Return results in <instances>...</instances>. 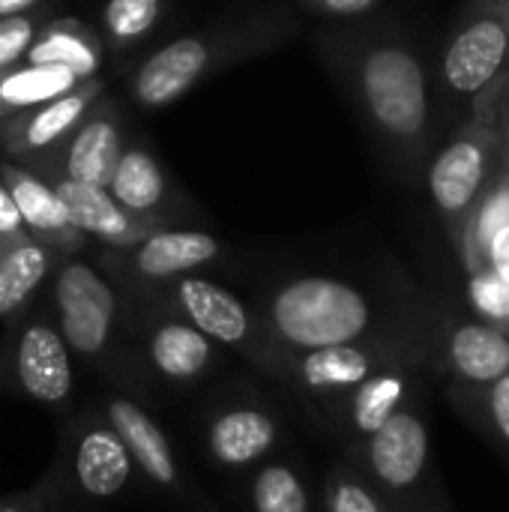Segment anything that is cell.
Segmentation results:
<instances>
[{
	"label": "cell",
	"mask_w": 509,
	"mask_h": 512,
	"mask_svg": "<svg viewBox=\"0 0 509 512\" xmlns=\"http://www.w3.org/2000/svg\"><path fill=\"white\" fill-rule=\"evenodd\" d=\"M318 48L384 156L417 171L432 147V90L417 48L390 27L327 30Z\"/></svg>",
	"instance_id": "cell-1"
},
{
	"label": "cell",
	"mask_w": 509,
	"mask_h": 512,
	"mask_svg": "<svg viewBox=\"0 0 509 512\" xmlns=\"http://www.w3.org/2000/svg\"><path fill=\"white\" fill-rule=\"evenodd\" d=\"M279 345L312 351L423 330L411 303L351 273L288 270L264 276L246 297Z\"/></svg>",
	"instance_id": "cell-2"
},
{
	"label": "cell",
	"mask_w": 509,
	"mask_h": 512,
	"mask_svg": "<svg viewBox=\"0 0 509 512\" xmlns=\"http://www.w3.org/2000/svg\"><path fill=\"white\" fill-rule=\"evenodd\" d=\"M123 339L111 381L132 390L150 408L177 402L207 387L228 363V351L189 318L150 294L123 291Z\"/></svg>",
	"instance_id": "cell-3"
},
{
	"label": "cell",
	"mask_w": 509,
	"mask_h": 512,
	"mask_svg": "<svg viewBox=\"0 0 509 512\" xmlns=\"http://www.w3.org/2000/svg\"><path fill=\"white\" fill-rule=\"evenodd\" d=\"M297 30L300 21L288 6L243 9L204 30L177 36L147 54V60H141L129 78V96L144 111L165 108L207 78L282 48L297 36Z\"/></svg>",
	"instance_id": "cell-4"
},
{
	"label": "cell",
	"mask_w": 509,
	"mask_h": 512,
	"mask_svg": "<svg viewBox=\"0 0 509 512\" xmlns=\"http://www.w3.org/2000/svg\"><path fill=\"white\" fill-rule=\"evenodd\" d=\"M135 465L114 426L90 399L60 417L54 462L36 480V492L54 512H99L132 495Z\"/></svg>",
	"instance_id": "cell-5"
},
{
	"label": "cell",
	"mask_w": 509,
	"mask_h": 512,
	"mask_svg": "<svg viewBox=\"0 0 509 512\" xmlns=\"http://www.w3.org/2000/svg\"><path fill=\"white\" fill-rule=\"evenodd\" d=\"M420 357H429L423 330L378 336V339H366L354 345L312 348V351L285 348V357L273 384L291 396V402L303 411V417L315 429L333 435V426L345 402L366 378H372L375 372L393 363L420 360Z\"/></svg>",
	"instance_id": "cell-6"
},
{
	"label": "cell",
	"mask_w": 509,
	"mask_h": 512,
	"mask_svg": "<svg viewBox=\"0 0 509 512\" xmlns=\"http://www.w3.org/2000/svg\"><path fill=\"white\" fill-rule=\"evenodd\" d=\"M45 303L78 366L96 378L114 372L123 339V291L81 255L57 258Z\"/></svg>",
	"instance_id": "cell-7"
},
{
	"label": "cell",
	"mask_w": 509,
	"mask_h": 512,
	"mask_svg": "<svg viewBox=\"0 0 509 512\" xmlns=\"http://www.w3.org/2000/svg\"><path fill=\"white\" fill-rule=\"evenodd\" d=\"M195 435L204 462L228 477L279 456L288 444L285 414L249 381H228L201 402Z\"/></svg>",
	"instance_id": "cell-8"
},
{
	"label": "cell",
	"mask_w": 509,
	"mask_h": 512,
	"mask_svg": "<svg viewBox=\"0 0 509 512\" xmlns=\"http://www.w3.org/2000/svg\"><path fill=\"white\" fill-rule=\"evenodd\" d=\"M507 75H501L486 93L471 105V117L459 126L447 147L429 162L426 183L435 210L441 213L450 237L456 240L465 216L474 210L480 195L489 189L495 174L504 165V138H501V93Z\"/></svg>",
	"instance_id": "cell-9"
},
{
	"label": "cell",
	"mask_w": 509,
	"mask_h": 512,
	"mask_svg": "<svg viewBox=\"0 0 509 512\" xmlns=\"http://www.w3.org/2000/svg\"><path fill=\"white\" fill-rule=\"evenodd\" d=\"M141 294H150L168 303L183 318H189L204 336H210L216 345L240 354L255 372L267 375L270 381L276 378L282 357H285V345H279V339L270 333L264 318L255 312V306L243 294L225 288L222 282L204 273L180 276L174 282H165Z\"/></svg>",
	"instance_id": "cell-10"
},
{
	"label": "cell",
	"mask_w": 509,
	"mask_h": 512,
	"mask_svg": "<svg viewBox=\"0 0 509 512\" xmlns=\"http://www.w3.org/2000/svg\"><path fill=\"white\" fill-rule=\"evenodd\" d=\"M93 402L129 450L141 486L171 504H183L195 512H213V501L198 489L186 462L177 453L174 438L144 399H138L132 390L111 378H99Z\"/></svg>",
	"instance_id": "cell-11"
},
{
	"label": "cell",
	"mask_w": 509,
	"mask_h": 512,
	"mask_svg": "<svg viewBox=\"0 0 509 512\" xmlns=\"http://www.w3.org/2000/svg\"><path fill=\"white\" fill-rule=\"evenodd\" d=\"M6 396L63 417L75 405V357L69 354L45 300L3 324L0 339Z\"/></svg>",
	"instance_id": "cell-12"
},
{
	"label": "cell",
	"mask_w": 509,
	"mask_h": 512,
	"mask_svg": "<svg viewBox=\"0 0 509 512\" xmlns=\"http://www.w3.org/2000/svg\"><path fill=\"white\" fill-rule=\"evenodd\" d=\"M342 456L363 471L390 512H429L432 441L423 399L405 405L372 438Z\"/></svg>",
	"instance_id": "cell-13"
},
{
	"label": "cell",
	"mask_w": 509,
	"mask_h": 512,
	"mask_svg": "<svg viewBox=\"0 0 509 512\" xmlns=\"http://www.w3.org/2000/svg\"><path fill=\"white\" fill-rule=\"evenodd\" d=\"M228 255V246L201 228H162L129 249H99V270L126 294H141L180 276L204 273Z\"/></svg>",
	"instance_id": "cell-14"
},
{
	"label": "cell",
	"mask_w": 509,
	"mask_h": 512,
	"mask_svg": "<svg viewBox=\"0 0 509 512\" xmlns=\"http://www.w3.org/2000/svg\"><path fill=\"white\" fill-rule=\"evenodd\" d=\"M509 30L504 0H477L474 9L453 27L441 51V78L456 99L486 93L507 75Z\"/></svg>",
	"instance_id": "cell-15"
},
{
	"label": "cell",
	"mask_w": 509,
	"mask_h": 512,
	"mask_svg": "<svg viewBox=\"0 0 509 512\" xmlns=\"http://www.w3.org/2000/svg\"><path fill=\"white\" fill-rule=\"evenodd\" d=\"M102 93H105V81L96 75L81 81L75 90H69L60 99H51L39 108L0 120V156L24 168L51 159L66 144V138L78 129V123Z\"/></svg>",
	"instance_id": "cell-16"
},
{
	"label": "cell",
	"mask_w": 509,
	"mask_h": 512,
	"mask_svg": "<svg viewBox=\"0 0 509 512\" xmlns=\"http://www.w3.org/2000/svg\"><path fill=\"white\" fill-rule=\"evenodd\" d=\"M108 192L129 213L168 228H180L195 216L189 198L177 189L159 156L144 141H126Z\"/></svg>",
	"instance_id": "cell-17"
},
{
	"label": "cell",
	"mask_w": 509,
	"mask_h": 512,
	"mask_svg": "<svg viewBox=\"0 0 509 512\" xmlns=\"http://www.w3.org/2000/svg\"><path fill=\"white\" fill-rule=\"evenodd\" d=\"M123 147H126V135H123L120 114H117V102L102 93L90 105V111L84 114L78 129L66 138V144L51 159L30 165V171L51 168L69 180L108 189Z\"/></svg>",
	"instance_id": "cell-18"
},
{
	"label": "cell",
	"mask_w": 509,
	"mask_h": 512,
	"mask_svg": "<svg viewBox=\"0 0 509 512\" xmlns=\"http://www.w3.org/2000/svg\"><path fill=\"white\" fill-rule=\"evenodd\" d=\"M63 201L69 219L75 222V228L96 246V249H129L135 243H141L144 237L168 228L159 225L153 219H141L135 213H129L126 207H120L108 189L99 186H87L78 180H69L51 168H33Z\"/></svg>",
	"instance_id": "cell-19"
},
{
	"label": "cell",
	"mask_w": 509,
	"mask_h": 512,
	"mask_svg": "<svg viewBox=\"0 0 509 512\" xmlns=\"http://www.w3.org/2000/svg\"><path fill=\"white\" fill-rule=\"evenodd\" d=\"M423 366H426V357L393 363V366L375 372L372 378H366L351 393V399L345 402V408L333 426V438L342 444V453H351L354 447H360L393 414H399L405 405L420 399Z\"/></svg>",
	"instance_id": "cell-20"
},
{
	"label": "cell",
	"mask_w": 509,
	"mask_h": 512,
	"mask_svg": "<svg viewBox=\"0 0 509 512\" xmlns=\"http://www.w3.org/2000/svg\"><path fill=\"white\" fill-rule=\"evenodd\" d=\"M0 180L9 189L21 222L27 228V234L39 243H45L48 249H54L60 258H75L84 255L93 243L75 228V222L69 219L63 201L57 198V192L30 168L15 165L9 159L0 156Z\"/></svg>",
	"instance_id": "cell-21"
},
{
	"label": "cell",
	"mask_w": 509,
	"mask_h": 512,
	"mask_svg": "<svg viewBox=\"0 0 509 512\" xmlns=\"http://www.w3.org/2000/svg\"><path fill=\"white\" fill-rule=\"evenodd\" d=\"M435 360L453 378L489 387L509 375V333L486 321H453L438 333Z\"/></svg>",
	"instance_id": "cell-22"
},
{
	"label": "cell",
	"mask_w": 509,
	"mask_h": 512,
	"mask_svg": "<svg viewBox=\"0 0 509 512\" xmlns=\"http://www.w3.org/2000/svg\"><path fill=\"white\" fill-rule=\"evenodd\" d=\"M21 63L63 66L75 72L81 81H87L96 78L105 63V42L81 18H51L36 30Z\"/></svg>",
	"instance_id": "cell-23"
},
{
	"label": "cell",
	"mask_w": 509,
	"mask_h": 512,
	"mask_svg": "<svg viewBox=\"0 0 509 512\" xmlns=\"http://www.w3.org/2000/svg\"><path fill=\"white\" fill-rule=\"evenodd\" d=\"M57 252L45 243L24 237L0 255V324L24 315L39 294L48 288V279L57 267Z\"/></svg>",
	"instance_id": "cell-24"
},
{
	"label": "cell",
	"mask_w": 509,
	"mask_h": 512,
	"mask_svg": "<svg viewBox=\"0 0 509 512\" xmlns=\"http://www.w3.org/2000/svg\"><path fill=\"white\" fill-rule=\"evenodd\" d=\"M246 512H318V492L303 465L288 456H273L243 474Z\"/></svg>",
	"instance_id": "cell-25"
},
{
	"label": "cell",
	"mask_w": 509,
	"mask_h": 512,
	"mask_svg": "<svg viewBox=\"0 0 509 512\" xmlns=\"http://www.w3.org/2000/svg\"><path fill=\"white\" fill-rule=\"evenodd\" d=\"M509 225V180H507V159L489 189L480 195L474 210L465 216L459 234H456V249L462 255V264L468 276L486 273V255L492 240Z\"/></svg>",
	"instance_id": "cell-26"
},
{
	"label": "cell",
	"mask_w": 509,
	"mask_h": 512,
	"mask_svg": "<svg viewBox=\"0 0 509 512\" xmlns=\"http://www.w3.org/2000/svg\"><path fill=\"white\" fill-rule=\"evenodd\" d=\"M78 84H81V78L63 66L15 63L0 72V120H9L15 114L39 108L51 99H60L69 90H75Z\"/></svg>",
	"instance_id": "cell-27"
},
{
	"label": "cell",
	"mask_w": 509,
	"mask_h": 512,
	"mask_svg": "<svg viewBox=\"0 0 509 512\" xmlns=\"http://www.w3.org/2000/svg\"><path fill=\"white\" fill-rule=\"evenodd\" d=\"M162 9H165V0H108L102 12L105 48L120 54L144 42L156 30Z\"/></svg>",
	"instance_id": "cell-28"
},
{
	"label": "cell",
	"mask_w": 509,
	"mask_h": 512,
	"mask_svg": "<svg viewBox=\"0 0 509 512\" xmlns=\"http://www.w3.org/2000/svg\"><path fill=\"white\" fill-rule=\"evenodd\" d=\"M318 512H390L375 486L363 477V471L345 456L330 465L321 489Z\"/></svg>",
	"instance_id": "cell-29"
},
{
	"label": "cell",
	"mask_w": 509,
	"mask_h": 512,
	"mask_svg": "<svg viewBox=\"0 0 509 512\" xmlns=\"http://www.w3.org/2000/svg\"><path fill=\"white\" fill-rule=\"evenodd\" d=\"M42 24L45 21H42L39 9L12 15V18H0V69H9L24 60V54Z\"/></svg>",
	"instance_id": "cell-30"
},
{
	"label": "cell",
	"mask_w": 509,
	"mask_h": 512,
	"mask_svg": "<svg viewBox=\"0 0 509 512\" xmlns=\"http://www.w3.org/2000/svg\"><path fill=\"white\" fill-rule=\"evenodd\" d=\"M471 297L486 309L495 321V327L504 330V321H509V285H504L495 273H477L471 276ZM507 333V330H504Z\"/></svg>",
	"instance_id": "cell-31"
},
{
	"label": "cell",
	"mask_w": 509,
	"mask_h": 512,
	"mask_svg": "<svg viewBox=\"0 0 509 512\" xmlns=\"http://www.w3.org/2000/svg\"><path fill=\"white\" fill-rule=\"evenodd\" d=\"M480 393H483V411H486L495 435L509 447V375L483 387Z\"/></svg>",
	"instance_id": "cell-32"
},
{
	"label": "cell",
	"mask_w": 509,
	"mask_h": 512,
	"mask_svg": "<svg viewBox=\"0 0 509 512\" xmlns=\"http://www.w3.org/2000/svg\"><path fill=\"white\" fill-rule=\"evenodd\" d=\"M381 0H300V6L306 12H315L321 18H339V21H348V18H363L369 15Z\"/></svg>",
	"instance_id": "cell-33"
},
{
	"label": "cell",
	"mask_w": 509,
	"mask_h": 512,
	"mask_svg": "<svg viewBox=\"0 0 509 512\" xmlns=\"http://www.w3.org/2000/svg\"><path fill=\"white\" fill-rule=\"evenodd\" d=\"M24 237H30V234H27V228H24V222H21V213H18V207H15V201H12L9 189H6L3 180H0V240H3V243H18V240H24Z\"/></svg>",
	"instance_id": "cell-34"
},
{
	"label": "cell",
	"mask_w": 509,
	"mask_h": 512,
	"mask_svg": "<svg viewBox=\"0 0 509 512\" xmlns=\"http://www.w3.org/2000/svg\"><path fill=\"white\" fill-rule=\"evenodd\" d=\"M486 270L495 273L504 285H509V225L492 240L486 255Z\"/></svg>",
	"instance_id": "cell-35"
},
{
	"label": "cell",
	"mask_w": 509,
	"mask_h": 512,
	"mask_svg": "<svg viewBox=\"0 0 509 512\" xmlns=\"http://www.w3.org/2000/svg\"><path fill=\"white\" fill-rule=\"evenodd\" d=\"M0 512H54L42 495L30 486L27 492H18V495H9V498H0Z\"/></svg>",
	"instance_id": "cell-36"
},
{
	"label": "cell",
	"mask_w": 509,
	"mask_h": 512,
	"mask_svg": "<svg viewBox=\"0 0 509 512\" xmlns=\"http://www.w3.org/2000/svg\"><path fill=\"white\" fill-rule=\"evenodd\" d=\"M45 0H0V18H12V15H24L33 12L36 6H42Z\"/></svg>",
	"instance_id": "cell-37"
},
{
	"label": "cell",
	"mask_w": 509,
	"mask_h": 512,
	"mask_svg": "<svg viewBox=\"0 0 509 512\" xmlns=\"http://www.w3.org/2000/svg\"><path fill=\"white\" fill-rule=\"evenodd\" d=\"M501 138H504V156L509 162V75L507 84H504V93H501Z\"/></svg>",
	"instance_id": "cell-38"
},
{
	"label": "cell",
	"mask_w": 509,
	"mask_h": 512,
	"mask_svg": "<svg viewBox=\"0 0 509 512\" xmlns=\"http://www.w3.org/2000/svg\"><path fill=\"white\" fill-rule=\"evenodd\" d=\"M0 396H6V381H3V360H0Z\"/></svg>",
	"instance_id": "cell-39"
},
{
	"label": "cell",
	"mask_w": 509,
	"mask_h": 512,
	"mask_svg": "<svg viewBox=\"0 0 509 512\" xmlns=\"http://www.w3.org/2000/svg\"><path fill=\"white\" fill-rule=\"evenodd\" d=\"M504 9H507V30H509V0H504ZM507 75H509V57H507Z\"/></svg>",
	"instance_id": "cell-40"
},
{
	"label": "cell",
	"mask_w": 509,
	"mask_h": 512,
	"mask_svg": "<svg viewBox=\"0 0 509 512\" xmlns=\"http://www.w3.org/2000/svg\"><path fill=\"white\" fill-rule=\"evenodd\" d=\"M9 246H12V243H3V240H0V255H3V252H6Z\"/></svg>",
	"instance_id": "cell-41"
},
{
	"label": "cell",
	"mask_w": 509,
	"mask_h": 512,
	"mask_svg": "<svg viewBox=\"0 0 509 512\" xmlns=\"http://www.w3.org/2000/svg\"><path fill=\"white\" fill-rule=\"evenodd\" d=\"M504 159H507V156H504ZM507 180H509V162H507Z\"/></svg>",
	"instance_id": "cell-42"
},
{
	"label": "cell",
	"mask_w": 509,
	"mask_h": 512,
	"mask_svg": "<svg viewBox=\"0 0 509 512\" xmlns=\"http://www.w3.org/2000/svg\"><path fill=\"white\" fill-rule=\"evenodd\" d=\"M0 72H3V69H0Z\"/></svg>",
	"instance_id": "cell-43"
}]
</instances>
